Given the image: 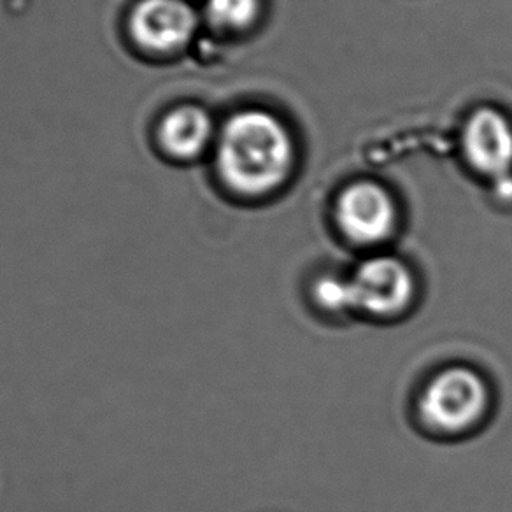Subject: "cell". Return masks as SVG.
Masks as SVG:
<instances>
[{"instance_id": "30bf717a", "label": "cell", "mask_w": 512, "mask_h": 512, "mask_svg": "<svg viewBox=\"0 0 512 512\" xmlns=\"http://www.w3.org/2000/svg\"><path fill=\"white\" fill-rule=\"evenodd\" d=\"M497 188L500 197L504 199H512V178L511 176H505V178L497 179Z\"/></svg>"}, {"instance_id": "7a4b0ae2", "label": "cell", "mask_w": 512, "mask_h": 512, "mask_svg": "<svg viewBox=\"0 0 512 512\" xmlns=\"http://www.w3.org/2000/svg\"><path fill=\"white\" fill-rule=\"evenodd\" d=\"M488 404L490 393L483 377L474 370L455 367L430 381L421 397L420 411L434 430L460 434L483 420Z\"/></svg>"}, {"instance_id": "3957f363", "label": "cell", "mask_w": 512, "mask_h": 512, "mask_svg": "<svg viewBox=\"0 0 512 512\" xmlns=\"http://www.w3.org/2000/svg\"><path fill=\"white\" fill-rule=\"evenodd\" d=\"M199 15L186 0H139L128 16V34L139 50L174 55L192 43Z\"/></svg>"}, {"instance_id": "52a82bcc", "label": "cell", "mask_w": 512, "mask_h": 512, "mask_svg": "<svg viewBox=\"0 0 512 512\" xmlns=\"http://www.w3.org/2000/svg\"><path fill=\"white\" fill-rule=\"evenodd\" d=\"M214 136L211 114L197 104H179L160 118L157 141L167 157L190 162L200 157Z\"/></svg>"}, {"instance_id": "9c48e42d", "label": "cell", "mask_w": 512, "mask_h": 512, "mask_svg": "<svg viewBox=\"0 0 512 512\" xmlns=\"http://www.w3.org/2000/svg\"><path fill=\"white\" fill-rule=\"evenodd\" d=\"M314 297L321 307L332 313L353 311V297L349 279L323 278L314 286Z\"/></svg>"}, {"instance_id": "8992f818", "label": "cell", "mask_w": 512, "mask_h": 512, "mask_svg": "<svg viewBox=\"0 0 512 512\" xmlns=\"http://www.w3.org/2000/svg\"><path fill=\"white\" fill-rule=\"evenodd\" d=\"M463 150L469 164L481 174L500 179L512 169V127L495 109H479L463 130Z\"/></svg>"}, {"instance_id": "277c9868", "label": "cell", "mask_w": 512, "mask_h": 512, "mask_svg": "<svg viewBox=\"0 0 512 512\" xmlns=\"http://www.w3.org/2000/svg\"><path fill=\"white\" fill-rule=\"evenodd\" d=\"M353 311L374 318H395L413 304L414 278L406 265L393 256H376L363 262L349 278Z\"/></svg>"}, {"instance_id": "ba28073f", "label": "cell", "mask_w": 512, "mask_h": 512, "mask_svg": "<svg viewBox=\"0 0 512 512\" xmlns=\"http://www.w3.org/2000/svg\"><path fill=\"white\" fill-rule=\"evenodd\" d=\"M260 0H206V16L221 30H244L256 22Z\"/></svg>"}, {"instance_id": "6da1fadb", "label": "cell", "mask_w": 512, "mask_h": 512, "mask_svg": "<svg viewBox=\"0 0 512 512\" xmlns=\"http://www.w3.org/2000/svg\"><path fill=\"white\" fill-rule=\"evenodd\" d=\"M292 164V139L272 114L242 111L221 128L216 167L221 181L235 193L256 197L276 190Z\"/></svg>"}, {"instance_id": "5b68a950", "label": "cell", "mask_w": 512, "mask_h": 512, "mask_svg": "<svg viewBox=\"0 0 512 512\" xmlns=\"http://www.w3.org/2000/svg\"><path fill=\"white\" fill-rule=\"evenodd\" d=\"M337 221L349 241L372 246L393 234L397 225V207L381 186L358 183L349 186L339 197Z\"/></svg>"}]
</instances>
